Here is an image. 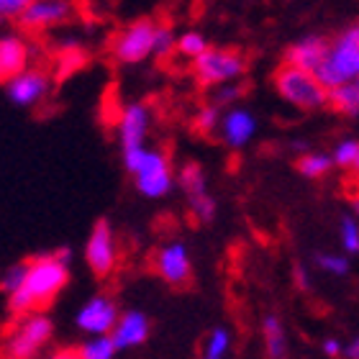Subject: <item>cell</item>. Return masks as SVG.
Segmentation results:
<instances>
[{
  "mask_svg": "<svg viewBox=\"0 0 359 359\" xmlns=\"http://www.w3.org/2000/svg\"><path fill=\"white\" fill-rule=\"evenodd\" d=\"M34 0H0V21H18V15L31 6Z\"/></svg>",
  "mask_w": 359,
  "mask_h": 359,
  "instance_id": "obj_31",
  "label": "cell"
},
{
  "mask_svg": "<svg viewBox=\"0 0 359 359\" xmlns=\"http://www.w3.org/2000/svg\"><path fill=\"white\" fill-rule=\"evenodd\" d=\"M318 264L331 272H346V262L344 259H337V257H318Z\"/></svg>",
  "mask_w": 359,
  "mask_h": 359,
  "instance_id": "obj_33",
  "label": "cell"
},
{
  "mask_svg": "<svg viewBox=\"0 0 359 359\" xmlns=\"http://www.w3.org/2000/svg\"><path fill=\"white\" fill-rule=\"evenodd\" d=\"M244 95V85L239 80H233V83H224V85H216L213 88V95H210V103H216L218 108H231L236 105Z\"/></svg>",
  "mask_w": 359,
  "mask_h": 359,
  "instance_id": "obj_25",
  "label": "cell"
},
{
  "mask_svg": "<svg viewBox=\"0 0 359 359\" xmlns=\"http://www.w3.org/2000/svg\"><path fill=\"white\" fill-rule=\"evenodd\" d=\"M23 275H26V262L8 267L6 272H3V277H0V287H3V290H6L8 295H11V292H15L18 287H21Z\"/></svg>",
  "mask_w": 359,
  "mask_h": 359,
  "instance_id": "obj_29",
  "label": "cell"
},
{
  "mask_svg": "<svg viewBox=\"0 0 359 359\" xmlns=\"http://www.w3.org/2000/svg\"><path fill=\"white\" fill-rule=\"evenodd\" d=\"M244 69H247L244 54L236 52V49H224V46H208L201 57L193 60L195 80L205 85V88H216V85L241 80Z\"/></svg>",
  "mask_w": 359,
  "mask_h": 359,
  "instance_id": "obj_4",
  "label": "cell"
},
{
  "mask_svg": "<svg viewBox=\"0 0 359 359\" xmlns=\"http://www.w3.org/2000/svg\"><path fill=\"white\" fill-rule=\"evenodd\" d=\"M331 167H334V157L321 154V151H308V154H303V157L298 159V172L303 175V177H311V180L323 177Z\"/></svg>",
  "mask_w": 359,
  "mask_h": 359,
  "instance_id": "obj_21",
  "label": "cell"
},
{
  "mask_svg": "<svg viewBox=\"0 0 359 359\" xmlns=\"http://www.w3.org/2000/svg\"><path fill=\"white\" fill-rule=\"evenodd\" d=\"M349 357H352V359H359V341H354V344L349 346Z\"/></svg>",
  "mask_w": 359,
  "mask_h": 359,
  "instance_id": "obj_36",
  "label": "cell"
},
{
  "mask_svg": "<svg viewBox=\"0 0 359 359\" xmlns=\"http://www.w3.org/2000/svg\"><path fill=\"white\" fill-rule=\"evenodd\" d=\"M77 352H80V359H113L118 346L111 334H100V337H90Z\"/></svg>",
  "mask_w": 359,
  "mask_h": 359,
  "instance_id": "obj_19",
  "label": "cell"
},
{
  "mask_svg": "<svg viewBox=\"0 0 359 359\" xmlns=\"http://www.w3.org/2000/svg\"><path fill=\"white\" fill-rule=\"evenodd\" d=\"M111 337L118 349L139 346L149 337V321H147V316L139 313V311H128V313H123L118 318L116 329L111 331Z\"/></svg>",
  "mask_w": 359,
  "mask_h": 359,
  "instance_id": "obj_17",
  "label": "cell"
},
{
  "mask_svg": "<svg viewBox=\"0 0 359 359\" xmlns=\"http://www.w3.org/2000/svg\"><path fill=\"white\" fill-rule=\"evenodd\" d=\"M31 54H34V46L23 34H15V31L0 34V85H6L11 77L29 67Z\"/></svg>",
  "mask_w": 359,
  "mask_h": 359,
  "instance_id": "obj_13",
  "label": "cell"
},
{
  "mask_svg": "<svg viewBox=\"0 0 359 359\" xmlns=\"http://www.w3.org/2000/svg\"><path fill=\"white\" fill-rule=\"evenodd\" d=\"M352 172L359 177V151H357V159H354V165H352Z\"/></svg>",
  "mask_w": 359,
  "mask_h": 359,
  "instance_id": "obj_37",
  "label": "cell"
},
{
  "mask_svg": "<svg viewBox=\"0 0 359 359\" xmlns=\"http://www.w3.org/2000/svg\"><path fill=\"white\" fill-rule=\"evenodd\" d=\"M326 52H329V39L321 34H306L285 49V65L316 72L326 60Z\"/></svg>",
  "mask_w": 359,
  "mask_h": 359,
  "instance_id": "obj_15",
  "label": "cell"
},
{
  "mask_svg": "<svg viewBox=\"0 0 359 359\" xmlns=\"http://www.w3.org/2000/svg\"><path fill=\"white\" fill-rule=\"evenodd\" d=\"M154 34H157V21L151 18L131 21L111 39V57L118 65H142L154 57Z\"/></svg>",
  "mask_w": 359,
  "mask_h": 359,
  "instance_id": "obj_5",
  "label": "cell"
},
{
  "mask_svg": "<svg viewBox=\"0 0 359 359\" xmlns=\"http://www.w3.org/2000/svg\"><path fill=\"white\" fill-rule=\"evenodd\" d=\"M316 75L321 77L326 88H339L344 83L359 80V23L341 29L334 39H329L326 60Z\"/></svg>",
  "mask_w": 359,
  "mask_h": 359,
  "instance_id": "obj_2",
  "label": "cell"
},
{
  "mask_svg": "<svg viewBox=\"0 0 359 359\" xmlns=\"http://www.w3.org/2000/svg\"><path fill=\"white\" fill-rule=\"evenodd\" d=\"M172 52H177V34L172 31V26L157 23V34H154V57H157V60H167Z\"/></svg>",
  "mask_w": 359,
  "mask_h": 359,
  "instance_id": "obj_24",
  "label": "cell"
},
{
  "mask_svg": "<svg viewBox=\"0 0 359 359\" xmlns=\"http://www.w3.org/2000/svg\"><path fill=\"white\" fill-rule=\"evenodd\" d=\"M326 354H331V357H334V354H339V344H337V341H326Z\"/></svg>",
  "mask_w": 359,
  "mask_h": 359,
  "instance_id": "obj_35",
  "label": "cell"
},
{
  "mask_svg": "<svg viewBox=\"0 0 359 359\" xmlns=\"http://www.w3.org/2000/svg\"><path fill=\"white\" fill-rule=\"evenodd\" d=\"M352 203H354V208H357V213H359V195H354V201H352Z\"/></svg>",
  "mask_w": 359,
  "mask_h": 359,
  "instance_id": "obj_38",
  "label": "cell"
},
{
  "mask_svg": "<svg viewBox=\"0 0 359 359\" xmlns=\"http://www.w3.org/2000/svg\"><path fill=\"white\" fill-rule=\"evenodd\" d=\"M208 39L203 36L201 31H182L177 36V54L180 57H187L193 62L195 57H201L205 49H208Z\"/></svg>",
  "mask_w": 359,
  "mask_h": 359,
  "instance_id": "obj_22",
  "label": "cell"
},
{
  "mask_svg": "<svg viewBox=\"0 0 359 359\" xmlns=\"http://www.w3.org/2000/svg\"><path fill=\"white\" fill-rule=\"evenodd\" d=\"M85 262H88L90 272L95 277H108L118 262V247H116V233H113L111 224L100 218L85 244Z\"/></svg>",
  "mask_w": 359,
  "mask_h": 359,
  "instance_id": "obj_8",
  "label": "cell"
},
{
  "mask_svg": "<svg viewBox=\"0 0 359 359\" xmlns=\"http://www.w3.org/2000/svg\"><path fill=\"white\" fill-rule=\"evenodd\" d=\"M52 90V77L44 67H26L15 77H11L6 83V95L8 100L18 108H34L49 95Z\"/></svg>",
  "mask_w": 359,
  "mask_h": 359,
  "instance_id": "obj_9",
  "label": "cell"
},
{
  "mask_svg": "<svg viewBox=\"0 0 359 359\" xmlns=\"http://www.w3.org/2000/svg\"><path fill=\"white\" fill-rule=\"evenodd\" d=\"M187 201H190V210H193V216L198 218L201 224L213 221V216H216V201H213L208 193L193 195V198H187Z\"/></svg>",
  "mask_w": 359,
  "mask_h": 359,
  "instance_id": "obj_26",
  "label": "cell"
},
{
  "mask_svg": "<svg viewBox=\"0 0 359 359\" xmlns=\"http://www.w3.org/2000/svg\"><path fill=\"white\" fill-rule=\"evenodd\" d=\"M67 277L69 264L62 262L57 252L34 257L26 262V275H23L21 287L8 295V308L13 313L23 316L49 306L62 292V287L67 285Z\"/></svg>",
  "mask_w": 359,
  "mask_h": 359,
  "instance_id": "obj_1",
  "label": "cell"
},
{
  "mask_svg": "<svg viewBox=\"0 0 359 359\" xmlns=\"http://www.w3.org/2000/svg\"><path fill=\"white\" fill-rule=\"evenodd\" d=\"M341 236H344V247L349 249V252H357V249H359L357 221H352V218H344V221H341Z\"/></svg>",
  "mask_w": 359,
  "mask_h": 359,
  "instance_id": "obj_32",
  "label": "cell"
},
{
  "mask_svg": "<svg viewBox=\"0 0 359 359\" xmlns=\"http://www.w3.org/2000/svg\"><path fill=\"white\" fill-rule=\"evenodd\" d=\"M151 126V113L144 103H128L118 113V144L121 154H131L147 147V136Z\"/></svg>",
  "mask_w": 359,
  "mask_h": 359,
  "instance_id": "obj_10",
  "label": "cell"
},
{
  "mask_svg": "<svg viewBox=\"0 0 359 359\" xmlns=\"http://www.w3.org/2000/svg\"><path fill=\"white\" fill-rule=\"evenodd\" d=\"M154 267L170 285H187L190 283V257L182 244H167L154 257Z\"/></svg>",
  "mask_w": 359,
  "mask_h": 359,
  "instance_id": "obj_16",
  "label": "cell"
},
{
  "mask_svg": "<svg viewBox=\"0 0 359 359\" xmlns=\"http://www.w3.org/2000/svg\"><path fill=\"white\" fill-rule=\"evenodd\" d=\"M52 318L44 313H23V318L15 323V329L11 331L8 339V354L11 359H34L39 349H44L52 339Z\"/></svg>",
  "mask_w": 359,
  "mask_h": 359,
  "instance_id": "obj_7",
  "label": "cell"
},
{
  "mask_svg": "<svg viewBox=\"0 0 359 359\" xmlns=\"http://www.w3.org/2000/svg\"><path fill=\"white\" fill-rule=\"evenodd\" d=\"M357 83H359V80H357Z\"/></svg>",
  "mask_w": 359,
  "mask_h": 359,
  "instance_id": "obj_39",
  "label": "cell"
},
{
  "mask_svg": "<svg viewBox=\"0 0 359 359\" xmlns=\"http://www.w3.org/2000/svg\"><path fill=\"white\" fill-rule=\"evenodd\" d=\"M357 151H359L357 139H344V142H339L337 149H334V154H331V157H334V165L352 170L354 159H357Z\"/></svg>",
  "mask_w": 359,
  "mask_h": 359,
  "instance_id": "obj_27",
  "label": "cell"
},
{
  "mask_svg": "<svg viewBox=\"0 0 359 359\" xmlns=\"http://www.w3.org/2000/svg\"><path fill=\"white\" fill-rule=\"evenodd\" d=\"M275 90L285 103L295 105L300 111H318L329 105V88L311 69L283 65L275 75Z\"/></svg>",
  "mask_w": 359,
  "mask_h": 359,
  "instance_id": "obj_3",
  "label": "cell"
},
{
  "mask_svg": "<svg viewBox=\"0 0 359 359\" xmlns=\"http://www.w3.org/2000/svg\"><path fill=\"white\" fill-rule=\"evenodd\" d=\"M329 105L341 116H359V83H344L329 90Z\"/></svg>",
  "mask_w": 359,
  "mask_h": 359,
  "instance_id": "obj_18",
  "label": "cell"
},
{
  "mask_svg": "<svg viewBox=\"0 0 359 359\" xmlns=\"http://www.w3.org/2000/svg\"><path fill=\"white\" fill-rule=\"evenodd\" d=\"M136 182V190L144 195V198H165L175 185V175L172 165H170V157L159 149H147L142 154V159L134 165L131 170Z\"/></svg>",
  "mask_w": 359,
  "mask_h": 359,
  "instance_id": "obj_6",
  "label": "cell"
},
{
  "mask_svg": "<svg viewBox=\"0 0 359 359\" xmlns=\"http://www.w3.org/2000/svg\"><path fill=\"white\" fill-rule=\"evenodd\" d=\"M49 359H80V352L77 349H60V352H54Z\"/></svg>",
  "mask_w": 359,
  "mask_h": 359,
  "instance_id": "obj_34",
  "label": "cell"
},
{
  "mask_svg": "<svg viewBox=\"0 0 359 359\" xmlns=\"http://www.w3.org/2000/svg\"><path fill=\"white\" fill-rule=\"evenodd\" d=\"M221 108H218L216 103H208L203 105V108H198V113H195L193 118V128L198 131V134H213V131H218V126H221Z\"/></svg>",
  "mask_w": 359,
  "mask_h": 359,
  "instance_id": "obj_23",
  "label": "cell"
},
{
  "mask_svg": "<svg viewBox=\"0 0 359 359\" xmlns=\"http://www.w3.org/2000/svg\"><path fill=\"white\" fill-rule=\"evenodd\" d=\"M264 331H267L269 359H283L285 357V341H283V334H280V326H277L275 318H267V323H264Z\"/></svg>",
  "mask_w": 359,
  "mask_h": 359,
  "instance_id": "obj_28",
  "label": "cell"
},
{
  "mask_svg": "<svg viewBox=\"0 0 359 359\" xmlns=\"http://www.w3.org/2000/svg\"><path fill=\"white\" fill-rule=\"evenodd\" d=\"M69 15H72L69 0H34L18 15V26H21L23 34H41V31H49L65 23Z\"/></svg>",
  "mask_w": 359,
  "mask_h": 359,
  "instance_id": "obj_11",
  "label": "cell"
},
{
  "mask_svg": "<svg viewBox=\"0 0 359 359\" xmlns=\"http://www.w3.org/2000/svg\"><path fill=\"white\" fill-rule=\"evenodd\" d=\"M226 346H229V337H226V331H213L208 339V346H205V354L203 359H221L226 352Z\"/></svg>",
  "mask_w": 359,
  "mask_h": 359,
  "instance_id": "obj_30",
  "label": "cell"
},
{
  "mask_svg": "<svg viewBox=\"0 0 359 359\" xmlns=\"http://www.w3.org/2000/svg\"><path fill=\"white\" fill-rule=\"evenodd\" d=\"M118 308L108 295H95L90 298L75 316L77 329L88 334V337H100V334H111L118 323Z\"/></svg>",
  "mask_w": 359,
  "mask_h": 359,
  "instance_id": "obj_12",
  "label": "cell"
},
{
  "mask_svg": "<svg viewBox=\"0 0 359 359\" xmlns=\"http://www.w3.org/2000/svg\"><path fill=\"white\" fill-rule=\"evenodd\" d=\"M177 182H180V187L185 190L187 198L208 193V187H205V172H203V167L198 165V162H187V165L180 170Z\"/></svg>",
  "mask_w": 359,
  "mask_h": 359,
  "instance_id": "obj_20",
  "label": "cell"
},
{
  "mask_svg": "<svg viewBox=\"0 0 359 359\" xmlns=\"http://www.w3.org/2000/svg\"><path fill=\"white\" fill-rule=\"evenodd\" d=\"M218 131H221V139H224L231 149H241V147H247V144L252 142V136L257 134V116L249 111V108L236 103L224 111Z\"/></svg>",
  "mask_w": 359,
  "mask_h": 359,
  "instance_id": "obj_14",
  "label": "cell"
}]
</instances>
